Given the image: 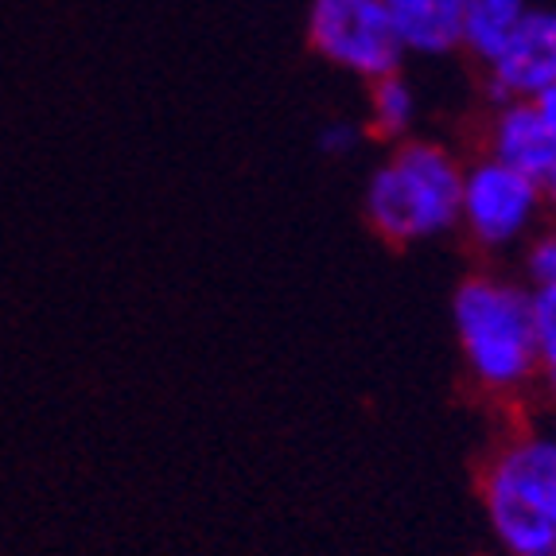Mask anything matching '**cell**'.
I'll use <instances>...</instances> for the list:
<instances>
[{
	"mask_svg": "<svg viewBox=\"0 0 556 556\" xmlns=\"http://www.w3.org/2000/svg\"><path fill=\"white\" fill-rule=\"evenodd\" d=\"M452 331L464 374L482 397L521 401L538 393L541 354L533 339V292L498 269H475L452 292Z\"/></svg>",
	"mask_w": 556,
	"mask_h": 556,
	"instance_id": "obj_1",
	"label": "cell"
},
{
	"mask_svg": "<svg viewBox=\"0 0 556 556\" xmlns=\"http://www.w3.org/2000/svg\"><path fill=\"white\" fill-rule=\"evenodd\" d=\"M467 160L432 137H408L386 149L362 191V218L393 250L459 233V195Z\"/></svg>",
	"mask_w": 556,
	"mask_h": 556,
	"instance_id": "obj_2",
	"label": "cell"
},
{
	"mask_svg": "<svg viewBox=\"0 0 556 556\" xmlns=\"http://www.w3.org/2000/svg\"><path fill=\"white\" fill-rule=\"evenodd\" d=\"M479 506L502 556H556V440L514 428L479 464Z\"/></svg>",
	"mask_w": 556,
	"mask_h": 556,
	"instance_id": "obj_3",
	"label": "cell"
},
{
	"mask_svg": "<svg viewBox=\"0 0 556 556\" xmlns=\"http://www.w3.org/2000/svg\"><path fill=\"white\" fill-rule=\"evenodd\" d=\"M548 223L545 187L491 156L464 164V195H459V233L482 257L521 250Z\"/></svg>",
	"mask_w": 556,
	"mask_h": 556,
	"instance_id": "obj_4",
	"label": "cell"
},
{
	"mask_svg": "<svg viewBox=\"0 0 556 556\" xmlns=\"http://www.w3.org/2000/svg\"><path fill=\"white\" fill-rule=\"evenodd\" d=\"M307 47L358 83L401 71L405 59L381 0H307Z\"/></svg>",
	"mask_w": 556,
	"mask_h": 556,
	"instance_id": "obj_5",
	"label": "cell"
},
{
	"mask_svg": "<svg viewBox=\"0 0 556 556\" xmlns=\"http://www.w3.org/2000/svg\"><path fill=\"white\" fill-rule=\"evenodd\" d=\"M479 71L491 102H533L548 90L556 83V4L533 0V9Z\"/></svg>",
	"mask_w": 556,
	"mask_h": 556,
	"instance_id": "obj_6",
	"label": "cell"
},
{
	"mask_svg": "<svg viewBox=\"0 0 556 556\" xmlns=\"http://www.w3.org/2000/svg\"><path fill=\"white\" fill-rule=\"evenodd\" d=\"M482 156L498 160V164L514 167L533 184L548 187L556 176V140L541 125L533 102H491V113L482 117Z\"/></svg>",
	"mask_w": 556,
	"mask_h": 556,
	"instance_id": "obj_7",
	"label": "cell"
},
{
	"mask_svg": "<svg viewBox=\"0 0 556 556\" xmlns=\"http://www.w3.org/2000/svg\"><path fill=\"white\" fill-rule=\"evenodd\" d=\"M401 51L444 59L464 51V0H381Z\"/></svg>",
	"mask_w": 556,
	"mask_h": 556,
	"instance_id": "obj_8",
	"label": "cell"
},
{
	"mask_svg": "<svg viewBox=\"0 0 556 556\" xmlns=\"http://www.w3.org/2000/svg\"><path fill=\"white\" fill-rule=\"evenodd\" d=\"M417 125L420 93L405 71H390V75L366 83V117H362L366 140H378V144L390 149L397 140L417 137Z\"/></svg>",
	"mask_w": 556,
	"mask_h": 556,
	"instance_id": "obj_9",
	"label": "cell"
},
{
	"mask_svg": "<svg viewBox=\"0 0 556 556\" xmlns=\"http://www.w3.org/2000/svg\"><path fill=\"white\" fill-rule=\"evenodd\" d=\"M529 9L533 0H464V55L482 66Z\"/></svg>",
	"mask_w": 556,
	"mask_h": 556,
	"instance_id": "obj_10",
	"label": "cell"
},
{
	"mask_svg": "<svg viewBox=\"0 0 556 556\" xmlns=\"http://www.w3.org/2000/svg\"><path fill=\"white\" fill-rule=\"evenodd\" d=\"M521 280L529 288H556V223H545L521 245Z\"/></svg>",
	"mask_w": 556,
	"mask_h": 556,
	"instance_id": "obj_11",
	"label": "cell"
},
{
	"mask_svg": "<svg viewBox=\"0 0 556 556\" xmlns=\"http://www.w3.org/2000/svg\"><path fill=\"white\" fill-rule=\"evenodd\" d=\"M533 292V339H538L541 370L556 366V288H529Z\"/></svg>",
	"mask_w": 556,
	"mask_h": 556,
	"instance_id": "obj_12",
	"label": "cell"
},
{
	"mask_svg": "<svg viewBox=\"0 0 556 556\" xmlns=\"http://www.w3.org/2000/svg\"><path fill=\"white\" fill-rule=\"evenodd\" d=\"M362 140H366L362 121H327L324 129H319V149H324V156H331V160L351 156Z\"/></svg>",
	"mask_w": 556,
	"mask_h": 556,
	"instance_id": "obj_13",
	"label": "cell"
},
{
	"mask_svg": "<svg viewBox=\"0 0 556 556\" xmlns=\"http://www.w3.org/2000/svg\"><path fill=\"white\" fill-rule=\"evenodd\" d=\"M533 110H538V117H541V125L548 129V137L556 140V83L533 98Z\"/></svg>",
	"mask_w": 556,
	"mask_h": 556,
	"instance_id": "obj_14",
	"label": "cell"
},
{
	"mask_svg": "<svg viewBox=\"0 0 556 556\" xmlns=\"http://www.w3.org/2000/svg\"><path fill=\"white\" fill-rule=\"evenodd\" d=\"M538 393L548 401V408H553V413H556V366H548V370H541Z\"/></svg>",
	"mask_w": 556,
	"mask_h": 556,
	"instance_id": "obj_15",
	"label": "cell"
},
{
	"mask_svg": "<svg viewBox=\"0 0 556 556\" xmlns=\"http://www.w3.org/2000/svg\"><path fill=\"white\" fill-rule=\"evenodd\" d=\"M545 199H548V223H556V176L548 179V187H545Z\"/></svg>",
	"mask_w": 556,
	"mask_h": 556,
	"instance_id": "obj_16",
	"label": "cell"
},
{
	"mask_svg": "<svg viewBox=\"0 0 556 556\" xmlns=\"http://www.w3.org/2000/svg\"><path fill=\"white\" fill-rule=\"evenodd\" d=\"M548 432H553V440H556V413H553V425H548Z\"/></svg>",
	"mask_w": 556,
	"mask_h": 556,
	"instance_id": "obj_17",
	"label": "cell"
}]
</instances>
